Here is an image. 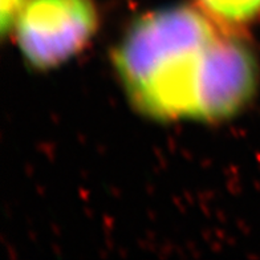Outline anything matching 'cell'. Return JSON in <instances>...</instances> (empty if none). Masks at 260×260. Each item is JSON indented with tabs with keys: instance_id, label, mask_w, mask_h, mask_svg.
<instances>
[{
	"instance_id": "obj_3",
	"label": "cell",
	"mask_w": 260,
	"mask_h": 260,
	"mask_svg": "<svg viewBox=\"0 0 260 260\" xmlns=\"http://www.w3.org/2000/svg\"><path fill=\"white\" fill-rule=\"evenodd\" d=\"M198 7L223 27H242L260 16V0H198Z\"/></svg>"
},
{
	"instance_id": "obj_2",
	"label": "cell",
	"mask_w": 260,
	"mask_h": 260,
	"mask_svg": "<svg viewBox=\"0 0 260 260\" xmlns=\"http://www.w3.org/2000/svg\"><path fill=\"white\" fill-rule=\"evenodd\" d=\"M97 28L93 0H28L12 32L28 65L48 71L80 53Z\"/></svg>"
},
{
	"instance_id": "obj_4",
	"label": "cell",
	"mask_w": 260,
	"mask_h": 260,
	"mask_svg": "<svg viewBox=\"0 0 260 260\" xmlns=\"http://www.w3.org/2000/svg\"><path fill=\"white\" fill-rule=\"evenodd\" d=\"M28 0H2L0 3V29L2 34L14 31L17 17L24 10Z\"/></svg>"
},
{
	"instance_id": "obj_1",
	"label": "cell",
	"mask_w": 260,
	"mask_h": 260,
	"mask_svg": "<svg viewBox=\"0 0 260 260\" xmlns=\"http://www.w3.org/2000/svg\"><path fill=\"white\" fill-rule=\"evenodd\" d=\"M113 64L132 104L159 121L229 120L259 82L252 49L188 6L138 17L118 41Z\"/></svg>"
}]
</instances>
